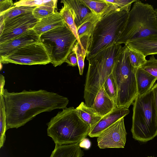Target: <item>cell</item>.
Segmentation results:
<instances>
[{
	"label": "cell",
	"instance_id": "22",
	"mask_svg": "<svg viewBox=\"0 0 157 157\" xmlns=\"http://www.w3.org/2000/svg\"><path fill=\"white\" fill-rule=\"evenodd\" d=\"M57 1L52 0L49 3L45 5L36 7L32 12V14L36 19L40 20L50 16L56 12Z\"/></svg>",
	"mask_w": 157,
	"mask_h": 157
},
{
	"label": "cell",
	"instance_id": "5",
	"mask_svg": "<svg viewBox=\"0 0 157 157\" xmlns=\"http://www.w3.org/2000/svg\"><path fill=\"white\" fill-rule=\"evenodd\" d=\"M156 34L157 21L153 6L136 0L129 12L125 27L116 43L126 45L137 40Z\"/></svg>",
	"mask_w": 157,
	"mask_h": 157
},
{
	"label": "cell",
	"instance_id": "1",
	"mask_svg": "<svg viewBox=\"0 0 157 157\" xmlns=\"http://www.w3.org/2000/svg\"><path fill=\"white\" fill-rule=\"evenodd\" d=\"M6 107L7 130L25 125L44 112L67 107L69 101L66 97L44 90L10 92L3 91Z\"/></svg>",
	"mask_w": 157,
	"mask_h": 157
},
{
	"label": "cell",
	"instance_id": "3",
	"mask_svg": "<svg viewBox=\"0 0 157 157\" xmlns=\"http://www.w3.org/2000/svg\"><path fill=\"white\" fill-rule=\"evenodd\" d=\"M47 124L48 135L56 145L79 144L90 130L73 107L63 109Z\"/></svg>",
	"mask_w": 157,
	"mask_h": 157
},
{
	"label": "cell",
	"instance_id": "20",
	"mask_svg": "<svg viewBox=\"0 0 157 157\" xmlns=\"http://www.w3.org/2000/svg\"><path fill=\"white\" fill-rule=\"evenodd\" d=\"M75 109L82 119L90 126V130L102 117L92 107L88 106L83 101Z\"/></svg>",
	"mask_w": 157,
	"mask_h": 157
},
{
	"label": "cell",
	"instance_id": "10",
	"mask_svg": "<svg viewBox=\"0 0 157 157\" xmlns=\"http://www.w3.org/2000/svg\"><path fill=\"white\" fill-rule=\"evenodd\" d=\"M39 21L35 18L31 12L22 14L4 21V29L0 35V44L33 29Z\"/></svg>",
	"mask_w": 157,
	"mask_h": 157
},
{
	"label": "cell",
	"instance_id": "40",
	"mask_svg": "<svg viewBox=\"0 0 157 157\" xmlns=\"http://www.w3.org/2000/svg\"><path fill=\"white\" fill-rule=\"evenodd\" d=\"M148 157H152V156H148Z\"/></svg>",
	"mask_w": 157,
	"mask_h": 157
},
{
	"label": "cell",
	"instance_id": "12",
	"mask_svg": "<svg viewBox=\"0 0 157 157\" xmlns=\"http://www.w3.org/2000/svg\"><path fill=\"white\" fill-rule=\"evenodd\" d=\"M40 37L32 29L0 44V58L9 55L19 48L40 41Z\"/></svg>",
	"mask_w": 157,
	"mask_h": 157
},
{
	"label": "cell",
	"instance_id": "39",
	"mask_svg": "<svg viewBox=\"0 0 157 157\" xmlns=\"http://www.w3.org/2000/svg\"><path fill=\"white\" fill-rule=\"evenodd\" d=\"M155 17L157 21V9H155Z\"/></svg>",
	"mask_w": 157,
	"mask_h": 157
},
{
	"label": "cell",
	"instance_id": "2",
	"mask_svg": "<svg viewBox=\"0 0 157 157\" xmlns=\"http://www.w3.org/2000/svg\"><path fill=\"white\" fill-rule=\"evenodd\" d=\"M122 48L115 43L88 60L84 92L85 103L88 106H92L98 92L113 73Z\"/></svg>",
	"mask_w": 157,
	"mask_h": 157
},
{
	"label": "cell",
	"instance_id": "23",
	"mask_svg": "<svg viewBox=\"0 0 157 157\" xmlns=\"http://www.w3.org/2000/svg\"><path fill=\"white\" fill-rule=\"evenodd\" d=\"M63 6L59 13L62 16L65 23L68 25L77 39L79 41L77 31V28L74 21V17L72 10L67 5L63 3Z\"/></svg>",
	"mask_w": 157,
	"mask_h": 157
},
{
	"label": "cell",
	"instance_id": "33",
	"mask_svg": "<svg viewBox=\"0 0 157 157\" xmlns=\"http://www.w3.org/2000/svg\"><path fill=\"white\" fill-rule=\"evenodd\" d=\"M14 6L11 0H0V16L3 15Z\"/></svg>",
	"mask_w": 157,
	"mask_h": 157
},
{
	"label": "cell",
	"instance_id": "27",
	"mask_svg": "<svg viewBox=\"0 0 157 157\" xmlns=\"http://www.w3.org/2000/svg\"><path fill=\"white\" fill-rule=\"evenodd\" d=\"M127 46L128 58L132 67L135 68L141 67L147 61L146 56L136 50Z\"/></svg>",
	"mask_w": 157,
	"mask_h": 157
},
{
	"label": "cell",
	"instance_id": "31",
	"mask_svg": "<svg viewBox=\"0 0 157 157\" xmlns=\"http://www.w3.org/2000/svg\"><path fill=\"white\" fill-rule=\"evenodd\" d=\"M52 1V0H21L14 3L15 6H25L36 7L46 4Z\"/></svg>",
	"mask_w": 157,
	"mask_h": 157
},
{
	"label": "cell",
	"instance_id": "4",
	"mask_svg": "<svg viewBox=\"0 0 157 157\" xmlns=\"http://www.w3.org/2000/svg\"><path fill=\"white\" fill-rule=\"evenodd\" d=\"M129 13L116 8L102 15L91 36L86 56L87 60L116 43L125 27Z\"/></svg>",
	"mask_w": 157,
	"mask_h": 157
},
{
	"label": "cell",
	"instance_id": "8",
	"mask_svg": "<svg viewBox=\"0 0 157 157\" xmlns=\"http://www.w3.org/2000/svg\"><path fill=\"white\" fill-rule=\"evenodd\" d=\"M51 60L56 67L61 65L71 52L77 39L66 23L40 36Z\"/></svg>",
	"mask_w": 157,
	"mask_h": 157
},
{
	"label": "cell",
	"instance_id": "32",
	"mask_svg": "<svg viewBox=\"0 0 157 157\" xmlns=\"http://www.w3.org/2000/svg\"><path fill=\"white\" fill-rule=\"evenodd\" d=\"M108 2L111 3L116 7L126 11H130L132 4L136 0H105Z\"/></svg>",
	"mask_w": 157,
	"mask_h": 157
},
{
	"label": "cell",
	"instance_id": "30",
	"mask_svg": "<svg viewBox=\"0 0 157 157\" xmlns=\"http://www.w3.org/2000/svg\"><path fill=\"white\" fill-rule=\"evenodd\" d=\"M140 67L157 78V59L153 55L147 60Z\"/></svg>",
	"mask_w": 157,
	"mask_h": 157
},
{
	"label": "cell",
	"instance_id": "28",
	"mask_svg": "<svg viewBox=\"0 0 157 157\" xmlns=\"http://www.w3.org/2000/svg\"><path fill=\"white\" fill-rule=\"evenodd\" d=\"M103 86L106 93L115 103L116 106L117 91L113 73L110 75L106 80Z\"/></svg>",
	"mask_w": 157,
	"mask_h": 157
},
{
	"label": "cell",
	"instance_id": "17",
	"mask_svg": "<svg viewBox=\"0 0 157 157\" xmlns=\"http://www.w3.org/2000/svg\"><path fill=\"white\" fill-rule=\"evenodd\" d=\"M65 23L60 13L56 12L40 20L33 29L40 36L51 30L63 26Z\"/></svg>",
	"mask_w": 157,
	"mask_h": 157
},
{
	"label": "cell",
	"instance_id": "9",
	"mask_svg": "<svg viewBox=\"0 0 157 157\" xmlns=\"http://www.w3.org/2000/svg\"><path fill=\"white\" fill-rule=\"evenodd\" d=\"M0 63L20 65H46L51 60L40 40L19 48L11 53L0 58Z\"/></svg>",
	"mask_w": 157,
	"mask_h": 157
},
{
	"label": "cell",
	"instance_id": "38",
	"mask_svg": "<svg viewBox=\"0 0 157 157\" xmlns=\"http://www.w3.org/2000/svg\"><path fill=\"white\" fill-rule=\"evenodd\" d=\"M4 26V22L3 17L0 16V35L2 34Z\"/></svg>",
	"mask_w": 157,
	"mask_h": 157
},
{
	"label": "cell",
	"instance_id": "37",
	"mask_svg": "<svg viewBox=\"0 0 157 157\" xmlns=\"http://www.w3.org/2000/svg\"><path fill=\"white\" fill-rule=\"evenodd\" d=\"M5 78L2 75H0V95H3V91L5 84Z\"/></svg>",
	"mask_w": 157,
	"mask_h": 157
},
{
	"label": "cell",
	"instance_id": "11",
	"mask_svg": "<svg viewBox=\"0 0 157 157\" xmlns=\"http://www.w3.org/2000/svg\"><path fill=\"white\" fill-rule=\"evenodd\" d=\"M127 134L123 117L100 134L97 138L98 145L101 149L123 148L126 143Z\"/></svg>",
	"mask_w": 157,
	"mask_h": 157
},
{
	"label": "cell",
	"instance_id": "15",
	"mask_svg": "<svg viewBox=\"0 0 157 157\" xmlns=\"http://www.w3.org/2000/svg\"><path fill=\"white\" fill-rule=\"evenodd\" d=\"M126 45L140 52L146 57L157 54V34L137 40Z\"/></svg>",
	"mask_w": 157,
	"mask_h": 157
},
{
	"label": "cell",
	"instance_id": "14",
	"mask_svg": "<svg viewBox=\"0 0 157 157\" xmlns=\"http://www.w3.org/2000/svg\"><path fill=\"white\" fill-rule=\"evenodd\" d=\"M61 2L66 4L72 10L77 28L95 15L87 7L82 3L80 0H63Z\"/></svg>",
	"mask_w": 157,
	"mask_h": 157
},
{
	"label": "cell",
	"instance_id": "19",
	"mask_svg": "<svg viewBox=\"0 0 157 157\" xmlns=\"http://www.w3.org/2000/svg\"><path fill=\"white\" fill-rule=\"evenodd\" d=\"M84 155L79 144L56 145L50 157H82Z\"/></svg>",
	"mask_w": 157,
	"mask_h": 157
},
{
	"label": "cell",
	"instance_id": "21",
	"mask_svg": "<svg viewBox=\"0 0 157 157\" xmlns=\"http://www.w3.org/2000/svg\"><path fill=\"white\" fill-rule=\"evenodd\" d=\"M80 1L97 15H101L111 9L117 8L105 0H80Z\"/></svg>",
	"mask_w": 157,
	"mask_h": 157
},
{
	"label": "cell",
	"instance_id": "7",
	"mask_svg": "<svg viewBox=\"0 0 157 157\" xmlns=\"http://www.w3.org/2000/svg\"><path fill=\"white\" fill-rule=\"evenodd\" d=\"M136 69L130 63L125 45L113 72L117 91V107L128 109L137 96Z\"/></svg>",
	"mask_w": 157,
	"mask_h": 157
},
{
	"label": "cell",
	"instance_id": "24",
	"mask_svg": "<svg viewBox=\"0 0 157 157\" xmlns=\"http://www.w3.org/2000/svg\"><path fill=\"white\" fill-rule=\"evenodd\" d=\"M5 102L3 95H0V147H3L6 139L7 130Z\"/></svg>",
	"mask_w": 157,
	"mask_h": 157
},
{
	"label": "cell",
	"instance_id": "6",
	"mask_svg": "<svg viewBox=\"0 0 157 157\" xmlns=\"http://www.w3.org/2000/svg\"><path fill=\"white\" fill-rule=\"evenodd\" d=\"M132 137L146 142L157 135V115L151 89L146 94L137 95L133 103Z\"/></svg>",
	"mask_w": 157,
	"mask_h": 157
},
{
	"label": "cell",
	"instance_id": "25",
	"mask_svg": "<svg viewBox=\"0 0 157 157\" xmlns=\"http://www.w3.org/2000/svg\"><path fill=\"white\" fill-rule=\"evenodd\" d=\"M101 15H94L81 24L77 28V34L79 39V37L85 35H91L97 22Z\"/></svg>",
	"mask_w": 157,
	"mask_h": 157
},
{
	"label": "cell",
	"instance_id": "36",
	"mask_svg": "<svg viewBox=\"0 0 157 157\" xmlns=\"http://www.w3.org/2000/svg\"><path fill=\"white\" fill-rule=\"evenodd\" d=\"M151 89L153 92L154 104L157 115V83L154 84Z\"/></svg>",
	"mask_w": 157,
	"mask_h": 157
},
{
	"label": "cell",
	"instance_id": "16",
	"mask_svg": "<svg viewBox=\"0 0 157 157\" xmlns=\"http://www.w3.org/2000/svg\"><path fill=\"white\" fill-rule=\"evenodd\" d=\"M92 107L102 117L117 107L115 103L105 91L103 85L97 93Z\"/></svg>",
	"mask_w": 157,
	"mask_h": 157
},
{
	"label": "cell",
	"instance_id": "35",
	"mask_svg": "<svg viewBox=\"0 0 157 157\" xmlns=\"http://www.w3.org/2000/svg\"><path fill=\"white\" fill-rule=\"evenodd\" d=\"M81 147L88 149L91 146V142L90 140L86 138L83 139L79 144Z\"/></svg>",
	"mask_w": 157,
	"mask_h": 157
},
{
	"label": "cell",
	"instance_id": "13",
	"mask_svg": "<svg viewBox=\"0 0 157 157\" xmlns=\"http://www.w3.org/2000/svg\"><path fill=\"white\" fill-rule=\"evenodd\" d=\"M128 108L116 107L103 117L98 122L90 131L88 136L91 137H98L105 129L129 113Z\"/></svg>",
	"mask_w": 157,
	"mask_h": 157
},
{
	"label": "cell",
	"instance_id": "34",
	"mask_svg": "<svg viewBox=\"0 0 157 157\" xmlns=\"http://www.w3.org/2000/svg\"><path fill=\"white\" fill-rule=\"evenodd\" d=\"M65 62L67 63L68 65L72 67L78 65V59L75 50L73 48L71 52L67 57Z\"/></svg>",
	"mask_w": 157,
	"mask_h": 157
},
{
	"label": "cell",
	"instance_id": "29",
	"mask_svg": "<svg viewBox=\"0 0 157 157\" xmlns=\"http://www.w3.org/2000/svg\"><path fill=\"white\" fill-rule=\"evenodd\" d=\"M35 7L25 6L16 7L14 6L11 9L2 15L4 21L22 14L32 12Z\"/></svg>",
	"mask_w": 157,
	"mask_h": 157
},
{
	"label": "cell",
	"instance_id": "26",
	"mask_svg": "<svg viewBox=\"0 0 157 157\" xmlns=\"http://www.w3.org/2000/svg\"><path fill=\"white\" fill-rule=\"evenodd\" d=\"M91 36L85 35L79 38V41L76 42L73 48L75 50L77 56L85 58L88 52Z\"/></svg>",
	"mask_w": 157,
	"mask_h": 157
},
{
	"label": "cell",
	"instance_id": "18",
	"mask_svg": "<svg viewBox=\"0 0 157 157\" xmlns=\"http://www.w3.org/2000/svg\"><path fill=\"white\" fill-rule=\"evenodd\" d=\"M136 78L137 95H143L150 90L157 80L155 77L144 70L140 67L137 68Z\"/></svg>",
	"mask_w": 157,
	"mask_h": 157
}]
</instances>
